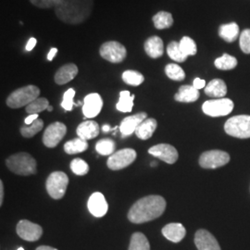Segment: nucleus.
<instances>
[{"label":"nucleus","instance_id":"obj_1","mask_svg":"<svg viewBox=\"0 0 250 250\" xmlns=\"http://www.w3.org/2000/svg\"><path fill=\"white\" fill-rule=\"evenodd\" d=\"M166 201L164 197L150 195L137 200L128 212V220L133 224H145L158 219L164 213Z\"/></svg>","mask_w":250,"mask_h":250},{"label":"nucleus","instance_id":"obj_2","mask_svg":"<svg viewBox=\"0 0 250 250\" xmlns=\"http://www.w3.org/2000/svg\"><path fill=\"white\" fill-rule=\"evenodd\" d=\"M94 0H61L55 8L57 18L66 24L77 25L89 18Z\"/></svg>","mask_w":250,"mask_h":250},{"label":"nucleus","instance_id":"obj_3","mask_svg":"<svg viewBox=\"0 0 250 250\" xmlns=\"http://www.w3.org/2000/svg\"><path fill=\"white\" fill-rule=\"evenodd\" d=\"M9 170L18 175L28 176L36 173V161L30 154L21 152L9 157L6 161Z\"/></svg>","mask_w":250,"mask_h":250},{"label":"nucleus","instance_id":"obj_4","mask_svg":"<svg viewBox=\"0 0 250 250\" xmlns=\"http://www.w3.org/2000/svg\"><path fill=\"white\" fill-rule=\"evenodd\" d=\"M40 96V89L33 84L21 87L13 91L6 100L8 107L11 108L26 107Z\"/></svg>","mask_w":250,"mask_h":250},{"label":"nucleus","instance_id":"obj_5","mask_svg":"<svg viewBox=\"0 0 250 250\" xmlns=\"http://www.w3.org/2000/svg\"><path fill=\"white\" fill-rule=\"evenodd\" d=\"M226 134L237 138H250V115H238L232 117L224 125Z\"/></svg>","mask_w":250,"mask_h":250},{"label":"nucleus","instance_id":"obj_6","mask_svg":"<svg viewBox=\"0 0 250 250\" xmlns=\"http://www.w3.org/2000/svg\"><path fill=\"white\" fill-rule=\"evenodd\" d=\"M69 185V178L63 171H54L46 179L45 188L48 195L53 199L64 197Z\"/></svg>","mask_w":250,"mask_h":250},{"label":"nucleus","instance_id":"obj_7","mask_svg":"<svg viewBox=\"0 0 250 250\" xmlns=\"http://www.w3.org/2000/svg\"><path fill=\"white\" fill-rule=\"evenodd\" d=\"M99 54L105 61L111 63L123 62L126 59L127 50L123 44L118 41L105 42L99 48Z\"/></svg>","mask_w":250,"mask_h":250},{"label":"nucleus","instance_id":"obj_8","mask_svg":"<svg viewBox=\"0 0 250 250\" xmlns=\"http://www.w3.org/2000/svg\"><path fill=\"white\" fill-rule=\"evenodd\" d=\"M233 106V102L231 99H211L206 101L202 105V110L208 116H226L232 112Z\"/></svg>","mask_w":250,"mask_h":250},{"label":"nucleus","instance_id":"obj_9","mask_svg":"<svg viewBox=\"0 0 250 250\" xmlns=\"http://www.w3.org/2000/svg\"><path fill=\"white\" fill-rule=\"evenodd\" d=\"M136 152L133 148H124L112 154L107 161V167L112 170L125 169L136 159Z\"/></svg>","mask_w":250,"mask_h":250},{"label":"nucleus","instance_id":"obj_10","mask_svg":"<svg viewBox=\"0 0 250 250\" xmlns=\"http://www.w3.org/2000/svg\"><path fill=\"white\" fill-rule=\"evenodd\" d=\"M230 161L227 152L222 150H209L201 154L199 165L204 169H217L226 165Z\"/></svg>","mask_w":250,"mask_h":250},{"label":"nucleus","instance_id":"obj_11","mask_svg":"<svg viewBox=\"0 0 250 250\" xmlns=\"http://www.w3.org/2000/svg\"><path fill=\"white\" fill-rule=\"evenodd\" d=\"M66 133V125L61 122L53 123L45 129L43 135V143L46 147L54 148L62 140Z\"/></svg>","mask_w":250,"mask_h":250},{"label":"nucleus","instance_id":"obj_12","mask_svg":"<svg viewBox=\"0 0 250 250\" xmlns=\"http://www.w3.org/2000/svg\"><path fill=\"white\" fill-rule=\"evenodd\" d=\"M16 232L23 240L35 242L41 238L43 234V229L38 224H34L28 220H21L17 224Z\"/></svg>","mask_w":250,"mask_h":250},{"label":"nucleus","instance_id":"obj_13","mask_svg":"<svg viewBox=\"0 0 250 250\" xmlns=\"http://www.w3.org/2000/svg\"><path fill=\"white\" fill-rule=\"evenodd\" d=\"M148 153L168 164H173L178 160V151L169 144H158L150 147Z\"/></svg>","mask_w":250,"mask_h":250},{"label":"nucleus","instance_id":"obj_14","mask_svg":"<svg viewBox=\"0 0 250 250\" xmlns=\"http://www.w3.org/2000/svg\"><path fill=\"white\" fill-rule=\"evenodd\" d=\"M103 107V100L98 93L87 95L83 99V113L85 118L93 119L98 116Z\"/></svg>","mask_w":250,"mask_h":250},{"label":"nucleus","instance_id":"obj_15","mask_svg":"<svg viewBox=\"0 0 250 250\" xmlns=\"http://www.w3.org/2000/svg\"><path fill=\"white\" fill-rule=\"evenodd\" d=\"M87 208L91 214L97 218H101L107 214L108 204L102 193L96 192L92 194L89 197L87 202Z\"/></svg>","mask_w":250,"mask_h":250},{"label":"nucleus","instance_id":"obj_16","mask_svg":"<svg viewBox=\"0 0 250 250\" xmlns=\"http://www.w3.org/2000/svg\"><path fill=\"white\" fill-rule=\"evenodd\" d=\"M195 245L198 250H222L214 236L204 229H200L196 232Z\"/></svg>","mask_w":250,"mask_h":250},{"label":"nucleus","instance_id":"obj_17","mask_svg":"<svg viewBox=\"0 0 250 250\" xmlns=\"http://www.w3.org/2000/svg\"><path fill=\"white\" fill-rule=\"evenodd\" d=\"M147 118L146 112H139L132 116H128L123 120L120 125V132L124 137L130 136L135 133L137 127Z\"/></svg>","mask_w":250,"mask_h":250},{"label":"nucleus","instance_id":"obj_18","mask_svg":"<svg viewBox=\"0 0 250 250\" xmlns=\"http://www.w3.org/2000/svg\"><path fill=\"white\" fill-rule=\"evenodd\" d=\"M78 72V67L74 63H67L56 72L54 80L59 85L66 84L76 77Z\"/></svg>","mask_w":250,"mask_h":250},{"label":"nucleus","instance_id":"obj_19","mask_svg":"<svg viewBox=\"0 0 250 250\" xmlns=\"http://www.w3.org/2000/svg\"><path fill=\"white\" fill-rule=\"evenodd\" d=\"M144 49L146 55L151 59H159L164 53L163 41L160 36H150L146 40Z\"/></svg>","mask_w":250,"mask_h":250},{"label":"nucleus","instance_id":"obj_20","mask_svg":"<svg viewBox=\"0 0 250 250\" xmlns=\"http://www.w3.org/2000/svg\"><path fill=\"white\" fill-rule=\"evenodd\" d=\"M161 232L165 238L173 243H179L182 241L187 234V230L185 226L182 224H177V223H172V224L165 225Z\"/></svg>","mask_w":250,"mask_h":250},{"label":"nucleus","instance_id":"obj_21","mask_svg":"<svg viewBox=\"0 0 250 250\" xmlns=\"http://www.w3.org/2000/svg\"><path fill=\"white\" fill-rule=\"evenodd\" d=\"M100 132L99 125L95 121H85L78 125L76 129V133L78 134V137L87 141L90 139H93L97 137Z\"/></svg>","mask_w":250,"mask_h":250},{"label":"nucleus","instance_id":"obj_22","mask_svg":"<svg viewBox=\"0 0 250 250\" xmlns=\"http://www.w3.org/2000/svg\"><path fill=\"white\" fill-rule=\"evenodd\" d=\"M199 99V91L193 85H182L175 94L174 99L183 103H192Z\"/></svg>","mask_w":250,"mask_h":250},{"label":"nucleus","instance_id":"obj_23","mask_svg":"<svg viewBox=\"0 0 250 250\" xmlns=\"http://www.w3.org/2000/svg\"><path fill=\"white\" fill-rule=\"evenodd\" d=\"M158 123L153 118H146L140 125L137 127L135 134L141 140H147L151 137L154 132L156 131Z\"/></svg>","mask_w":250,"mask_h":250},{"label":"nucleus","instance_id":"obj_24","mask_svg":"<svg viewBox=\"0 0 250 250\" xmlns=\"http://www.w3.org/2000/svg\"><path fill=\"white\" fill-rule=\"evenodd\" d=\"M205 94L210 98L222 99L227 94V86L222 79H214L207 84Z\"/></svg>","mask_w":250,"mask_h":250},{"label":"nucleus","instance_id":"obj_25","mask_svg":"<svg viewBox=\"0 0 250 250\" xmlns=\"http://www.w3.org/2000/svg\"><path fill=\"white\" fill-rule=\"evenodd\" d=\"M219 36L228 43L234 42L239 36V26L235 22L223 24L219 28Z\"/></svg>","mask_w":250,"mask_h":250},{"label":"nucleus","instance_id":"obj_26","mask_svg":"<svg viewBox=\"0 0 250 250\" xmlns=\"http://www.w3.org/2000/svg\"><path fill=\"white\" fill-rule=\"evenodd\" d=\"M134 95H132L129 91L125 90L120 93V99L117 103V110L126 113L131 112L134 107Z\"/></svg>","mask_w":250,"mask_h":250},{"label":"nucleus","instance_id":"obj_27","mask_svg":"<svg viewBox=\"0 0 250 250\" xmlns=\"http://www.w3.org/2000/svg\"><path fill=\"white\" fill-rule=\"evenodd\" d=\"M153 23L154 26L158 30H164L172 26L173 18L170 12L167 11H160L153 16Z\"/></svg>","mask_w":250,"mask_h":250},{"label":"nucleus","instance_id":"obj_28","mask_svg":"<svg viewBox=\"0 0 250 250\" xmlns=\"http://www.w3.org/2000/svg\"><path fill=\"white\" fill-rule=\"evenodd\" d=\"M87 148H88V143L80 137H77L75 139H72L71 141H68L64 145V150L69 155L82 153V152L85 151Z\"/></svg>","mask_w":250,"mask_h":250},{"label":"nucleus","instance_id":"obj_29","mask_svg":"<svg viewBox=\"0 0 250 250\" xmlns=\"http://www.w3.org/2000/svg\"><path fill=\"white\" fill-rule=\"evenodd\" d=\"M128 250H150V244L142 232H134L131 237Z\"/></svg>","mask_w":250,"mask_h":250},{"label":"nucleus","instance_id":"obj_30","mask_svg":"<svg viewBox=\"0 0 250 250\" xmlns=\"http://www.w3.org/2000/svg\"><path fill=\"white\" fill-rule=\"evenodd\" d=\"M214 65L219 70L229 71L234 69L237 66V60L229 54H224L222 57L216 59Z\"/></svg>","mask_w":250,"mask_h":250},{"label":"nucleus","instance_id":"obj_31","mask_svg":"<svg viewBox=\"0 0 250 250\" xmlns=\"http://www.w3.org/2000/svg\"><path fill=\"white\" fill-rule=\"evenodd\" d=\"M167 53L170 59L176 62H185L188 59V56L182 51L180 44L176 41H171L167 46Z\"/></svg>","mask_w":250,"mask_h":250},{"label":"nucleus","instance_id":"obj_32","mask_svg":"<svg viewBox=\"0 0 250 250\" xmlns=\"http://www.w3.org/2000/svg\"><path fill=\"white\" fill-rule=\"evenodd\" d=\"M116 144L109 138L101 139L96 145V150L102 156H111L115 153Z\"/></svg>","mask_w":250,"mask_h":250},{"label":"nucleus","instance_id":"obj_33","mask_svg":"<svg viewBox=\"0 0 250 250\" xmlns=\"http://www.w3.org/2000/svg\"><path fill=\"white\" fill-rule=\"evenodd\" d=\"M123 80L125 83L132 85V86H138L142 84L145 81V77L141 72L134 71V70H127L123 73Z\"/></svg>","mask_w":250,"mask_h":250},{"label":"nucleus","instance_id":"obj_34","mask_svg":"<svg viewBox=\"0 0 250 250\" xmlns=\"http://www.w3.org/2000/svg\"><path fill=\"white\" fill-rule=\"evenodd\" d=\"M44 127V122L41 119H37L32 125H25L21 128V134L23 137L31 138L34 137L37 133H39Z\"/></svg>","mask_w":250,"mask_h":250},{"label":"nucleus","instance_id":"obj_35","mask_svg":"<svg viewBox=\"0 0 250 250\" xmlns=\"http://www.w3.org/2000/svg\"><path fill=\"white\" fill-rule=\"evenodd\" d=\"M48 107L49 101L47 99L45 98H38L26 106L25 110L28 114H38L47 109Z\"/></svg>","mask_w":250,"mask_h":250},{"label":"nucleus","instance_id":"obj_36","mask_svg":"<svg viewBox=\"0 0 250 250\" xmlns=\"http://www.w3.org/2000/svg\"><path fill=\"white\" fill-rule=\"evenodd\" d=\"M165 73L170 80L176 82H181L186 78L185 71L179 65L174 63H170L165 67Z\"/></svg>","mask_w":250,"mask_h":250},{"label":"nucleus","instance_id":"obj_37","mask_svg":"<svg viewBox=\"0 0 250 250\" xmlns=\"http://www.w3.org/2000/svg\"><path fill=\"white\" fill-rule=\"evenodd\" d=\"M179 44H180V47H181L182 51L188 57V56H194L197 54V45H196V42L192 38H190L188 36H184L181 39V41L179 42Z\"/></svg>","mask_w":250,"mask_h":250},{"label":"nucleus","instance_id":"obj_38","mask_svg":"<svg viewBox=\"0 0 250 250\" xmlns=\"http://www.w3.org/2000/svg\"><path fill=\"white\" fill-rule=\"evenodd\" d=\"M71 170L76 175H85L89 171L88 164L82 159H74L71 162Z\"/></svg>","mask_w":250,"mask_h":250},{"label":"nucleus","instance_id":"obj_39","mask_svg":"<svg viewBox=\"0 0 250 250\" xmlns=\"http://www.w3.org/2000/svg\"><path fill=\"white\" fill-rule=\"evenodd\" d=\"M75 97V90L73 88H69L63 95V100L62 102V107L66 111H71L73 108V106L78 107L77 103H74L73 99Z\"/></svg>","mask_w":250,"mask_h":250},{"label":"nucleus","instance_id":"obj_40","mask_svg":"<svg viewBox=\"0 0 250 250\" xmlns=\"http://www.w3.org/2000/svg\"><path fill=\"white\" fill-rule=\"evenodd\" d=\"M239 45L244 53L250 54V29H246L239 36Z\"/></svg>","mask_w":250,"mask_h":250},{"label":"nucleus","instance_id":"obj_41","mask_svg":"<svg viewBox=\"0 0 250 250\" xmlns=\"http://www.w3.org/2000/svg\"><path fill=\"white\" fill-rule=\"evenodd\" d=\"M30 2L39 9H48L56 8L61 0H30Z\"/></svg>","mask_w":250,"mask_h":250},{"label":"nucleus","instance_id":"obj_42","mask_svg":"<svg viewBox=\"0 0 250 250\" xmlns=\"http://www.w3.org/2000/svg\"><path fill=\"white\" fill-rule=\"evenodd\" d=\"M36 44H37V40H36L35 37H31L28 42H27L26 46H25V50L30 52L32 51L35 47H36Z\"/></svg>","mask_w":250,"mask_h":250},{"label":"nucleus","instance_id":"obj_43","mask_svg":"<svg viewBox=\"0 0 250 250\" xmlns=\"http://www.w3.org/2000/svg\"><path fill=\"white\" fill-rule=\"evenodd\" d=\"M193 86L197 90L202 89L206 87V81L200 78H196L193 83Z\"/></svg>","mask_w":250,"mask_h":250},{"label":"nucleus","instance_id":"obj_44","mask_svg":"<svg viewBox=\"0 0 250 250\" xmlns=\"http://www.w3.org/2000/svg\"><path fill=\"white\" fill-rule=\"evenodd\" d=\"M38 118H39L38 114H29V116L26 117L24 120V124L25 125H32L33 123L36 122Z\"/></svg>","mask_w":250,"mask_h":250},{"label":"nucleus","instance_id":"obj_45","mask_svg":"<svg viewBox=\"0 0 250 250\" xmlns=\"http://www.w3.org/2000/svg\"><path fill=\"white\" fill-rule=\"evenodd\" d=\"M57 54H58V48H57V47H52V48L49 50L48 54H47V61H48V62H52Z\"/></svg>","mask_w":250,"mask_h":250},{"label":"nucleus","instance_id":"obj_46","mask_svg":"<svg viewBox=\"0 0 250 250\" xmlns=\"http://www.w3.org/2000/svg\"><path fill=\"white\" fill-rule=\"evenodd\" d=\"M4 200V186H3V182H0V205H2Z\"/></svg>","mask_w":250,"mask_h":250},{"label":"nucleus","instance_id":"obj_47","mask_svg":"<svg viewBox=\"0 0 250 250\" xmlns=\"http://www.w3.org/2000/svg\"><path fill=\"white\" fill-rule=\"evenodd\" d=\"M36 250H58L57 249H54V248H51V247H49V246H40V247H38Z\"/></svg>","mask_w":250,"mask_h":250},{"label":"nucleus","instance_id":"obj_48","mask_svg":"<svg viewBox=\"0 0 250 250\" xmlns=\"http://www.w3.org/2000/svg\"><path fill=\"white\" fill-rule=\"evenodd\" d=\"M110 130H111V128H110V126H109V125H103V127H102V131H103L104 133H107V132L110 131Z\"/></svg>","mask_w":250,"mask_h":250},{"label":"nucleus","instance_id":"obj_49","mask_svg":"<svg viewBox=\"0 0 250 250\" xmlns=\"http://www.w3.org/2000/svg\"><path fill=\"white\" fill-rule=\"evenodd\" d=\"M156 166H157V162H156V161L151 162V167H156Z\"/></svg>","mask_w":250,"mask_h":250},{"label":"nucleus","instance_id":"obj_50","mask_svg":"<svg viewBox=\"0 0 250 250\" xmlns=\"http://www.w3.org/2000/svg\"><path fill=\"white\" fill-rule=\"evenodd\" d=\"M47 110H48V111H52V110H53V107H52V106H49V107H47Z\"/></svg>","mask_w":250,"mask_h":250},{"label":"nucleus","instance_id":"obj_51","mask_svg":"<svg viewBox=\"0 0 250 250\" xmlns=\"http://www.w3.org/2000/svg\"><path fill=\"white\" fill-rule=\"evenodd\" d=\"M17 250H24V249H23V248H19Z\"/></svg>","mask_w":250,"mask_h":250}]
</instances>
